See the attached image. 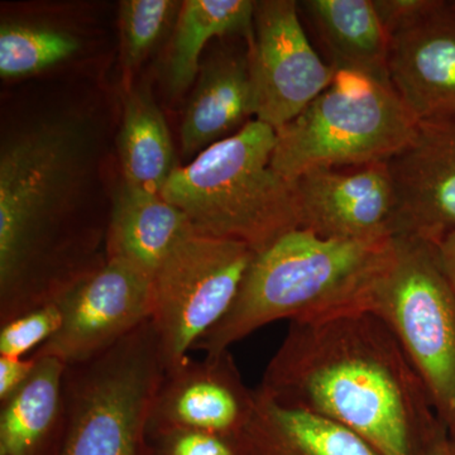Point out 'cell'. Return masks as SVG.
<instances>
[{
    "label": "cell",
    "mask_w": 455,
    "mask_h": 455,
    "mask_svg": "<svg viewBox=\"0 0 455 455\" xmlns=\"http://www.w3.org/2000/svg\"><path fill=\"white\" fill-rule=\"evenodd\" d=\"M147 455H239L235 438L188 429L149 431Z\"/></svg>",
    "instance_id": "cell-24"
},
{
    "label": "cell",
    "mask_w": 455,
    "mask_h": 455,
    "mask_svg": "<svg viewBox=\"0 0 455 455\" xmlns=\"http://www.w3.org/2000/svg\"><path fill=\"white\" fill-rule=\"evenodd\" d=\"M256 390L245 386L230 350L188 357L164 372L148 420L149 431L188 429L235 438L250 421Z\"/></svg>",
    "instance_id": "cell-12"
},
{
    "label": "cell",
    "mask_w": 455,
    "mask_h": 455,
    "mask_svg": "<svg viewBox=\"0 0 455 455\" xmlns=\"http://www.w3.org/2000/svg\"><path fill=\"white\" fill-rule=\"evenodd\" d=\"M392 239L343 241L301 228L286 233L256 254L235 304L194 349L218 355L278 320L307 322L366 310Z\"/></svg>",
    "instance_id": "cell-3"
},
{
    "label": "cell",
    "mask_w": 455,
    "mask_h": 455,
    "mask_svg": "<svg viewBox=\"0 0 455 455\" xmlns=\"http://www.w3.org/2000/svg\"><path fill=\"white\" fill-rule=\"evenodd\" d=\"M256 118V95L251 75L250 44H228L200 68L199 79L181 124L185 157L202 154L233 136Z\"/></svg>",
    "instance_id": "cell-15"
},
{
    "label": "cell",
    "mask_w": 455,
    "mask_h": 455,
    "mask_svg": "<svg viewBox=\"0 0 455 455\" xmlns=\"http://www.w3.org/2000/svg\"><path fill=\"white\" fill-rule=\"evenodd\" d=\"M453 449H454V454H455V443H454V444H453Z\"/></svg>",
    "instance_id": "cell-29"
},
{
    "label": "cell",
    "mask_w": 455,
    "mask_h": 455,
    "mask_svg": "<svg viewBox=\"0 0 455 455\" xmlns=\"http://www.w3.org/2000/svg\"><path fill=\"white\" fill-rule=\"evenodd\" d=\"M182 3L173 0H124L119 5L122 56L125 68L139 66L178 20Z\"/></svg>",
    "instance_id": "cell-22"
},
{
    "label": "cell",
    "mask_w": 455,
    "mask_h": 455,
    "mask_svg": "<svg viewBox=\"0 0 455 455\" xmlns=\"http://www.w3.org/2000/svg\"><path fill=\"white\" fill-rule=\"evenodd\" d=\"M73 33L29 23H3L0 27V75L18 79L42 73L73 57L80 50Z\"/></svg>",
    "instance_id": "cell-21"
},
{
    "label": "cell",
    "mask_w": 455,
    "mask_h": 455,
    "mask_svg": "<svg viewBox=\"0 0 455 455\" xmlns=\"http://www.w3.org/2000/svg\"><path fill=\"white\" fill-rule=\"evenodd\" d=\"M435 251L440 268H442L443 274H444L449 284H451L455 296V230L454 232L449 233V235L436 245Z\"/></svg>",
    "instance_id": "cell-27"
},
{
    "label": "cell",
    "mask_w": 455,
    "mask_h": 455,
    "mask_svg": "<svg viewBox=\"0 0 455 455\" xmlns=\"http://www.w3.org/2000/svg\"><path fill=\"white\" fill-rule=\"evenodd\" d=\"M37 359L4 357L0 355V403L17 394L28 381Z\"/></svg>",
    "instance_id": "cell-26"
},
{
    "label": "cell",
    "mask_w": 455,
    "mask_h": 455,
    "mask_svg": "<svg viewBox=\"0 0 455 455\" xmlns=\"http://www.w3.org/2000/svg\"><path fill=\"white\" fill-rule=\"evenodd\" d=\"M33 358L37 364L28 381L0 403V455L61 454L68 366L53 357Z\"/></svg>",
    "instance_id": "cell-17"
},
{
    "label": "cell",
    "mask_w": 455,
    "mask_h": 455,
    "mask_svg": "<svg viewBox=\"0 0 455 455\" xmlns=\"http://www.w3.org/2000/svg\"><path fill=\"white\" fill-rule=\"evenodd\" d=\"M57 301L64 324L32 355L74 366L112 348L151 320L152 276L122 260L107 259Z\"/></svg>",
    "instance_id": "cell-10"
},
{
    "label": "cell",
    "mask_w": 455,
    "mask_h": 455,
    "mask_svg": "<svg viewBox=\"0 0 455 455\" xmlns=\"http://www.w3.org/2000/svg\"><path fill=\"white\" fill-rule=\"evenodd\" d=\"M257 121L283 127L319 97L337 70L320 57L295 0L256 2L250 41Z\"/></svg>",
    "instance_id": "cell-9"
},
{
    "label": "cell",
    "mask_w": 455,
    "mask_h": 455,
    "mask_svg": "<svg viewBox=\"0 0 455 455\" xmlns=\"http://www.w3.org/2000/svg\"><path fill=\"white\" fill-rule=\"evenodd\" d=\"M116 148L123 182L161 196L178 166L169 125L146 86L125 95Z\"/></svg>",
    "instance_id": "cell-20"
},
{
    "label": "cell",
    "mask_w": 455,
    "mask_h": 455,
    "mask_svg": "<svg viewBox=\"0 0 455 455\" xmlns=\"http://www.w3.org/2000/svg\"><path fill=\"white\" fill-rule=\"evenodd\" d=\"M429 455H455L453 444L448 442L444 431H443L439 438L436 439L435 444L431 448Z\"/></svg>",
    "instance_id": "cell-28"
},
{
    "label": "cell",
    "mask_w": 455,
    "mask_h": 455,
    "mask_svg": "<svg viewBox=\"0 0 455 455\" xmlns=\"http://www.w3.org/2000/svg\"><path fill=\"white\" fill-rule=\"evenodd\" d=\"M64 324V310L51 301L0 324V355L26 358L52 339Z\"/></svg>",
    "instance_id": "cell-23"
},
{
    "label": "cell",
    "mask_w": 455,
    "mask_h": 455,
    "mask_svg": "<svg viewBox=\"0 0 455 455\" xmlns=\"http://www.w3.org/2000/svg\"><path fill=\"white\" fill-rule=\"evenodd\" d=\"M299 8L335 70L390 82V36L373 0H304Z\"/></svg>",
    "instance_id": "cell-18"
},
{
    "label": "cell",
    "mask_w": 455,
    "mask_h": 455,
    "mask_svg": "<svg viewBox=\"0 0 455 455\" xmlns=\"http://www.w3.org/2000/svg\"><path fill=\"white\" fill-rule=\"evenodd\" d=\"M256 2L252 0H187L180 8L167 60V88L184 94L200 73L204 47L215 37L244 38L250 44Z\"/></svg>",
    "instance_id": "cell-19"
},
{
    "label": "cell",
    "mask_w": 455,
    "mask_h": 455,
    "mask_svg": "<svg viewBox=\"0 0 455 455\" xmlns=\"http://www.w3.org/2000/svg\"><path fill=\"white\" fill-rule=\"evenodd\" d=\"M366 310L386 323L455 436V296L434 245L397 235L368 291Z\"/></svg>",
    "instance_id": "cell-7"
},
{
    "label": "cell",
    "mask_w": 455,
    "mask_h": 455,
    "mask_svg": "<svg viewBox=\"0 0 455 455\" xmlns=\"http://www.w3.org/2000/svg\"><path fill=\"white\" fill-rule=\"evenodd\" d=\"M250 245L194 233L152 277V316L166 371L212 331L235 304L256 257Z\"/></svg>",
    "instance_id": "cell-8"
},
{
    "label": "cell",
    "mask_w": 455,
    "mask_h": 455,
    "mask_svg": "<svg viewBox=\"0 0 455 455\" xmlns=\"http://www.w3.org/2000/svg\"><path fill=\"white\" fill-rule=\"evenodd\" d=\"M416 125L390 82L337 71L319 97L276 130L272 167L293 181L310 170L386 163Z\"/></svg>",
    "instance_id": "cell-5"
},
{
    "label": "cell",
    "mask_w": 455,
    "mask_h": 455,
    "mask_svg": "<svg viewBox=\"0 0 455 455\" xmlns=\"http://www.w3.org/2000/svg\"><path fill=\"white\" fill-rule=\"evenodd\" d=\"M397 196V235L436 247L455 230V122H418L387 161Z\"/></svg>",
    "instance_id": "cell-13"
},
{
    "label": "cell",
    "mask_w": 455,
    "mask_h": 455,
    "mask_svg": "<svg viewBox=\"0 0 455 455\" xmlns=\"http://www.w3.org/2000/svg\"><path fill=\"white\" fill-rule=\"evenodd\" d=\"M92 136L75 118L37 123L0 149V324L55 301L100 267L107 229L77 215Z\"/></svg>",
    "instance_id": "cell-2"
},
{
    "label": "cell",
    "mask_w": 455,
    "mask_h": 455,
    "mask_svg": "<svg viewBox=\"0 0 455 455\" xmlns=\"http://www.w3.org/2000/svg\"><path fill=\"white\" fill-rule=\"evenodd\" d=\"M259 390L347 427L381 455H429L445 430L396 335L370 310L290 323Z\"/></svg>",
    "instance_id": "cell-1"
},
{
    "label": "cell",
    "mask_w": 455,
    "mask_h": 455,
    "mask_svg": "<svg viewBox=\"0 0 455 455\" xmlns=\"http://www.w3.org/2000/svg\"><path fill=\"white\" fill-rule=\"evenodd\" d=\"M194 233L178 206L122 182L107 224V259L122 260L154 277L169 254Z\"/></svg>",
    "instance_id": "cell-16"
},
{
    "label": "cell",
    "mask_w": 455,
    "mask_h": 455,
    "mask_svg": "<svg viewBox=\"0 0 455 455\" xmlns=\"http://www.w3.org/2000/svg\"><path fill=\"white\" fill-rule=\"evenodd\" d=\"M442 0H373L377 14L388 36L418 22Z\"/></svg>",
    "instance_id": "cell-25"
},
{
    "label": "cell",
    "mask_w": 455,
    "mask_h": 455,
    "mask_svg": "<svg viewBox=\"0 0 455 455\" xmlns=\"http://www.w3.org/2000/svg\"><path fill=\"white\" fill-rule=\"evenodd\" d=\"M388 76L418 122H455V2L390 37Z\"/></svg>",
    "instance_id": "cell-14"
},
{
    "label": "cell",
    "mask_w": 455,
    "mask_h": 455,
    "mask_svg": "<svg viewBox=\"0 0 455 455\" xmlns=\"http://www.w3.org/2000/svg\"><path fill=\"white\" fill-rule=\"evenodd\" d=\"M291 182L301 229L343 241L396 236L397 196L387 161L310 170Z\"/></svg>",
    "instance_id": "cell-11"
},
{
    "label": "cell",
    "mask_w": 455,
    "mask_h": 455,
    "mask_svg": "<svg viewBox=\"0 0 455 455\" xmlns=\"http://www.w3.org/2000/svg\"><path fill=\"white\" fill-rule=\"evenodd\" d=\"M275 146L276 130L252 119L176 167L161 196L200 235L242 242L259 253L300 228L292 182L272 167Z\"/></svg>",
    "instance_id": "cell-4"
},
{
    "label": "cell",
    "mask_w": 455,
    "mask_h": 455,
    "mask_svg": "<svg viewBox=\"0 0 455 455\" xmlns=\"http://www.w3.org/2000/svg\"><path fill=\"white\" fill-rule=\"evenodd\" d=\"M164 372L151 320L97 357L68 366L60 455H147L149 414Z\"/></svg>",
    "instance_id": "cell-6"
}]
</instances>
